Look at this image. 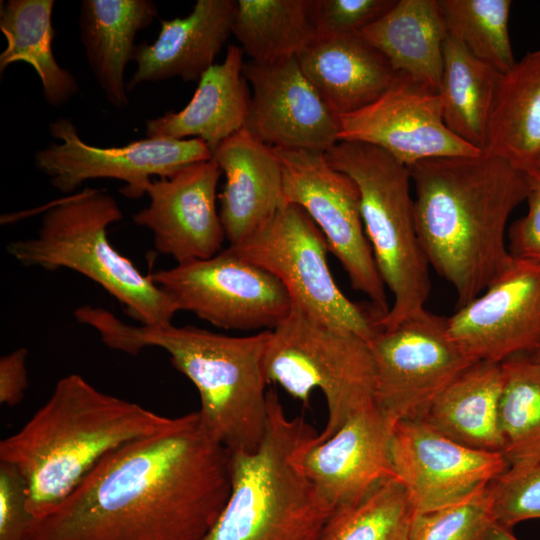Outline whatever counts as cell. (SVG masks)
Wrapping results in <instances>:
<instances>
[{"label": "cell", "instance_id": "cell-30", "mask_svg": "<svg viewBox=\"0 0 540 540\" xmlns=\"http://www.w3.org/2000/svg\"><path fill=\"white\" fill-rule=\"evenodd\" d=\"M314 0H237L232 35L251 61L296 58L316 38Z\"/></svg>", "mask_w": 540, "mask_h": 540}, {"label": "cell", "instance_id": "cell-7", "mask_svg": "<svg viewBox=\"0 0 540 540\" xmlns=\"http://www.w3.org/2000/svg\"><path fill=\"white\" fill-rule=\"evenodd\" d=\"M325 156L358 187L365 233L393 297L378 324L381 330L392 329L425 310L431 290L430 266L416 229L410 170L384 150L360 142L339 141Z\"/></svg>", "mask_w": 540, "mask_h": 540}, {"label": "cell", "instance_id": "cell-5", "mask_svg": "<svg viewBox=\"0 0 540 540\" xmlns=\"http://www.w3.org/2000/svg\"><path fill=\"white\" fill-rule=\"evenodd\" d=\"M268 407L259 447L230 453V495L204 540H318L334 510L301 465L317 432L288 417L274 390Z\"/></svg>", "mask_w": 540, "mask_h": 540}, {"label": "cell", "instance_id": "cell-25", "mask_svg": "<svg viewBox=\"0 0 540 540\" xmlns=\"http://www.w3.org/2000/svg\"><path fill=\"white\" fill-rule=\"evenodd\" d=\"M357 35L396 72L439 92L447 31L438 0H398Z\"/></svg>", "mask_w": 540, "mask_h": 540}, {"label": "cell", "instance_id": "cell-28", "mask_svg": "<svg viewBox=\"0 0 540 540\" xmlns=\"http://www.w3.org/2000/svg\"><path fill=\"white\" fill-rule=\"evenodd\" d=\"M54 0H8L0 5V30L6 48L0 54V74L17 62L29 64L52 107L67 103L79 91L74 75L62 68L53 52Z\"/></svg>", "mask_w": 540, "mask_h": 540}, {"label": "cell", "instance_id": "cell-29", "mask_svg": "<svg viewBox=\"0 0 540 540\" xmlns=\"http://www.w3.org/2000/svg\"><path fill=\"white\" fill-rule=\"evenodd\" d=\"M500 75L447 34L438 92L443 120L454 135L483 152Z\"/></svg>", "mask_w": 540, "mask_h": 540}, {"label": "cell", "instance_id": "cell-16", "mask_svg": "<svg viewBox=\"0 0 540 540\" xmlns=\"http://www.w3.org/2000/svg\"><path fill=\"white\" fill-rule=\"evenodd\" d=\"M339 122V141L378 147L408 168L427 159L483 153L446 127L438 92L402 74L377 100Z\"/></svg>", "mask_w": 540, "mask_h": 540}, {"label": "cell", "instance_id": "cell-32", "mask_svg": "<svg viewBox=\"0 0 540 540\" xmlns=\"http://www.w3.org/2000/svg\"><path fill=\"white\" fill-rule=\"evenodd\" d=\"M413 515L406 489L389 478L358 501L336 507L318 540H409Z\"/></svg>", "mask_w": 540, "mask_h": 540}, {"label": "cell", "instance_id": "cell-18", "mask_svg": "<svg viewBox=\"0 0 540 540\" xmlns=\"http://www.w3.org/2000/svg\"><path fill=\"white\" fill-rule=\"evenodd\" d=\"M221 174L211 158L151 181L148 206L132 218L151 231L159 253L181 264L208 259L223 249L226 236L216 204Z\"/></svg>", "mask_w": 540, "mask_h": 540}, {"label": "cell", "instance_id": "cell-27", "mask_svg": "<svg viewBox=\"0 0 540 540\" xmlns=\"http://www.w3.org/2000/svg\"><path fill=\"white\" fill-rule=\"evenodd\" d=\"M485 153L528 171L540 159V48L500 75Z\"/></svg>", "mask_w": 540, "mask_h": 540}, {"label": "cell", "instance_id": "cell-4", "mask_svg": "<svg viewBox=\"0 0 540 540\" xmlns=\"http://www.w3.org/2000/svg\"><path fill=\"white\" fill-rule=\"evenodd\" d=\"M109 348L137 355L147 347L166 351L173 367L199 393L201 420L230 453L254 451L268 423L263 360L271 330L230 336L194 326L131 325L101 307L74 311Z\"/></svg>", "mask_w": 540, "mask_h": 540}, {"label": "cell", "instance_id": "cell-8", "mask_svg": "<svg viewBox=\"0 0 540 540\" xmlns=\"http://www.w3.org/2000/svg\"><path fill=\"white\" fill-rule=\"evenodd\" d=\"M263 369L268 384H277L308 404L312 392H322L327 423L317 434L333 435L355 414L376 404V372L369 343L331 328L292 306L273 330Z\"/></svg>", "mask_w": 540, "mask_h": 540}, {"label": "cell", "instance_id": "cell-13", "mask_svg": "<svg viewBox=\"0 0 540 540\" xmlns=\"http://www.w3.org/2000/svg\"><path fill=\"white\" fill-rule=\"evenodd\" d=\"M50 142L34 155L35 167L62 193H72L83 182L116 179L125 182L120 193L141 198L154 178L167 177L196 162L210 160L212 151L198 139H140L120 147H98L85 142L68 118L49 124Z\"/></svg>", "mask_w": 540, "mask_h": 540}, {"label": "cell", "instance_id": "cell-9", "mask_svg": "<svg viewBox=\"0 0 540 540\" xmlns=\"http://www.w3.org/2000/svg\"><path fill=\"white\" fill-rule=\"evenodd\" d=\"M228 248L274 275L292 306L311 318L368 343L381 330L375 311L351 301L338 287L327 262V241L301 207L284 204L258 230Z\"/></svg>", "mask_w": 540, "mask_h": 540}, {"label": "cell", "instance_id": "cell-31", "mask_svg": "<svg viewBox=\"0 0 540 540\" xmlns=\"http://www.w3.org/2000/svg\"><path fill=\"white\" fill-rule=\"evenodd\" d=\"M499 424L508 472L540 463V363L518 355L501 363Z\"/></svg>", "mask_w": 540, "mask_h": 540}, {"label": "cell", "instance_id": "cell-3", "mask_svg": "<svg viewBox=\"0 0 540 540\" xmlns=\"http://www.w3.org/2000/svg\"><path fill=\"white\" fill-rule=\"evenodd\" d=\"M175 419L69 374L24 426L0 441V461L24 478L34 519L67 498L108 455L168 429Z\"/></svg>", "mask_w": 540, "mask_h": 540}, {"label": "cell", "instance_id": "cell-22", "mask_svg": "<svg viewBox=\"0 0 540 540\" xmlns=\"http://www.w3.org/2000/svg\"><path fill=\"white\" fill-rule=\"evenodd\" d=\"M296 58L339 117L377 100L400 76L383 54L357 34L316 38Z\"/></svg>", "mask_w": 540, "mask_h": 540}, {"label": "cell", "instance_id": "cell-40", "mask_svg": "<svg viewBox=\"0 0 540 540\" xmlns=\"http://www.w3.org/2000/svg\"><path fill=\"white\" fill-rule=\"evenodd\" d=\"M480 540H518L511 529L506 528L497 522H493L484 532Z\"/></svg>", "mask_w": 540, "mask_h": 540}, {"label": "cell", "instance_id": "cell-36", "mask_svg": "<svg viewBox=\"0 0 540 540\" xmlns=\"http://www.w3.org/2000/svg\"><path fill=\"white\" fill-rule=\"evenodd\" d=\"M395 3L396 0H314L317 38L358 34Z\"/></svg>", "mask_w": 540, "mask_h": 540}, {"label": "cell", "instance_id": "cell-2", "mask_svg": "<svg viewBox=\"0 0 540 540\" xmlns=\"http://www.w3.org/2000/svg\"><path fill=\"white\" fill-rule=\"evenodd\" d=\"M409 170L420 243L429 266L454 288L459 308L512 261L506 226L526 201L527 173L485 152L427 159Z\"/></svg>", "mask_w": 540, "mask_h": 540}, {"label": "cell", "instance_id": "cell-6", "mask_svg": "<svg viewBox=\"0 0 540 540\" xmlns=\"http://www.w3.org/2000/svg\"><path fill=\"white\" fill-rule=\"evenodd\" d=\"M122 216L109 193L86 188L47 205L36 235L9 242L6 250L25 267L69 269L87 277L140 325H171L178 312L173 302L109 241V226Z\"/></svg>", "mask_w": 540, "mask_h": 540}, {"label": "cell", "instance_id": "cell-20", "mask_svg": "<svg viewBox=\"0 0 540 540\" xmlns=\"http://www.w3.org/2000/svg\"><path fill=\"white\" fill-rule=\"evenodd\" d=\"M225 183L219 216L229 245L264 225L284 204L282 168L274 149L245 127L212 153Z\"/></svg>", "mask_w": 540, "mask_h": 540}, {"label": "cell", "instance_id": "cell-42", "mask_svg": "<svg viewBox=\"0 0 540 540\" xmlns=\"http://www.w3.org/2000/svg\"><path fill=\"white\" fill-rule=\"evenodd\" d=\"M536 169H539V170H540V159H539V161H538V163H537V165H536Z\"/></svg>", "mask_w": 540, "mask_h": 540}, {"label": "cell", "instance_id": "cell-24", "mask_svg": "<svg viewBox=\"0 0 540 540\" xmlns=\"http://www.w3.org/2000/svg\"><path fill=\"white\" fill-rule=\"evenodd\" d=\"M158 15L151 0H83L78 26L89 67L106 100L129 104L124 73L133 60L136 35Z\"/></svg>", "mask_w": 540, "mask_h": 540}, {"label": "cell", "instance_id": "cell-23", "mask_svg": "<svg viewBox=\"0 0 540 540\" xmlns=\"http://www.w3.org/2000/svg\"><path fill=\"white\" fill-rule=\"evenodd\" d=\"M243 55L240 46H228L222 63L214 64L202 75L185 107L146 121V137L198 138L213 153L224 140L244 128L251 95L243 74Z\"/></svg>", "mask_w": 540, "mask_h": 540}, {"label": "cell", "instance_id": "cell-19", "mask_svg": "<svg viewBox=\"0 0 540 540\" xmlns=\"http://www.w3.org/2000/svg\"><path fill=\"white\" fill-rule=\"evenodd\" d=\"M394 424L374 405L352 416L329 438L318 441L316 435L305 447L303 470L334 509L396 478L390 451Z\"/></svg>", "mask_w": 540, "mask_h": 540}, {"label": "cell", "instance_id": "cell-34", "mask_svg": "<svg viewBox=\"0 0 540 540\" xmlns=\"http://www.w3.org/2000/svg\"><path fill=\"white\" fill-rule=\"evenodd\" d=\"M493 522L496 521L487 488L463 502L414 514L409 540H480Z\"/></svg>", "mask_w": 540, "mask_h": 540}, {"label": "cell", "instance_id": "cell-38", "mask_svg": "<svg viewBox=\"0 0 540 540\" xmlns=\"http://www.w3.org/2000/svg\"><path fill=\"white\" fill-rule=\"evenodd\" d=\"M526 173L528 209L508 229V247L513 257L540 263V170Z\"/></svg>", "mask_w": 540, "mask_h": 540}, {"label": "cell", "instance_id": "cell-14", "mask_svg": "<svg viewBox=\"0 0 540 540\" xmlns=\"http://www.w3.org/2000/svg\"><path fill=\"white\" fill-rule=\"evenodd\" d=\"M390 451L395 477L406 489L414 514L463 502L508 470L502 453L459 444L424 419L396 422Z\"/></svg>", "mask_w": 540, "mask_h": 540}, {"label": "cell", "instance_id": "cell-33", "mask_svg": "<svg viewBox=\"0 0 540 540\" xmlns=\"http://www.w3.org/2000/svg\"><path fill=\"white\" fill-rule=\"evenodd\" d=\"M447 34L501 74L516 63L508 21L510 0H438Z\"/></svg>", "mask_w": 540, "mask_h": 540}, {"label": "cell", "instance_id": "cell-17", "mask_svg": "<svg viewBox=\"0 0 540 540\" xmlns=\"http://www.w3.org/2000/svg\"><path fill=\"white\" fill-rule=\"evenodd\" d=\"M252 87L245 128L272 148L327 152L339 142L340 122L302 72L297 58L248 61Z\"/></svg>", "mask_w": 540, "mask_h": 540}, {"label": "cell", "instance_id": "cell-26", "mask_svg": "<svg viewBox=\"0 0 540 540\" xmlns=\"http://www.w3.org/2000/svg\"><path fill=\"white\" fill-rule=\"evenodd\" d=\"M501 389V363L476 362L441 392L424 420L459 444L503 454L499 424Z\"/></svg>", "mask_w": 540, "mask_h": 540}, {"label": "cell", "instance_id": "cell-11", "mask_svg": "<svg viewBox=\"0 0 540 540\" xmlns=\"http://www.w3.org/2000/svg\"><path fill=\"white\" fill-rule=\"evenodd\" d=\"M150 276L177 311L224 330H273L292 309L287 290L274 275L228 247Z\"/></svg>", "mask_w": 540, "mask_h": 540}, {"label": "cell", "instance_id": "cell-21", "mask_svg": "<svg viewBox=\"0 0 540 540\" xmlns=\"http://www.w3.org/2000/svg\"><path fill=\"white\" fill-rule=\"evenodd\" d=\"M234 0H197L189 15L162 19L157 39L137 45L127 90L174 77L198 82L232 35Z\"/></svg>", "mask_w": 540, "mask_h": 540}, {"label": "cell", "instance_id": "cell-10", "mask_svg": "<svg viewBox=\"0 0 540 540\" xmlns=\"http://www.w3.org/2000/svg\"><path fill=\"white\" fill-rule=\"evenodd\" d=\"M273 149L282 168L285 204H295L309 215L352 287L366 295L383 318L390 305L365 233L357 185L331 166L324 152Z\"/></svg>", "mask_w": 540, "mask_h": 540}, {"label": "cell", "instance_id": "cell-35", "mask_svg": "<svg viewBox=\"0 0 540 540\" xmlns=\"http://www.w3.org/2000/svg\"><path fill=\"white\" fill-rule=\"evenodd\" d=\"M495 521L509 529L540 519V463L519 473L505 471L489 487Z\"/></svg>", "mask_w": 540, "mask_h": 540}, {"label": "cell", "instance_id": "cell-12", "mask_svg": "<svg viewBox=\"0 0 540 540\" xmlns=\"http://www.w3.org/2000/svg\"><path fill=\"white\" fill-rule=\"evenodd\" d=\"M376 404L394 423L424 419L441 392L476 363L450 337L447 317L426 309L369 342Z\"/></svg>", "mask_w": 540, "mask_h": 540}, {"label": "cell", "instance_id": "cell-1", "mask_svg": "<svg viewBox=\"0 0 540 540\" xmlns=\"http://www.w3.org/2000/svg\"><path fill=\"white\" fill-rule=\"evenodd\" d=\"M231 482L230 452L188 413L108 455L24 540H204Z\"/></svg>", "mask_w": 540, "mask_h": 540}, {"label": "cell", "instance_id": "cell-41", "mask_svg": "<svg viewBox=\"0 0 540 540\" xmlns=\"http://www.w3.org/2000/svg\"><path fill=\"white\" fill-rule=\"evenodd\" d=\"M531 356H532V358H533L535 361H537V362L540 363V347H539L538 350H537L535 353H533Z\"/></svg>", "mask_w": 540, "mask_h": 540}, {"label": "cell", "instance_id": "cell-15", "mask_svg": "<svg viewBox=\"0 0 540 540\" xmlns=\"http://www.w3.org/2000/svg\"><path fill=\"white\" fill-rule=\"evenodd\" d=\"M453 341L474 361L502 363L540 347V263L513 257L476 298L447 317Z\"/></svg>", "mask_w": 540, "mask_h": 540}, {"label": "cell", "instance_id": "cell-37", "mask_svg": "<svg viewBox=\"0 0 540 540\" xmlns=\"http://www.w3.org/2000/svg\"><path fill=\"white\" fill-rule=\"evenodd\" d=\"M26 483L17 468L0 461V540H24L32 521Z\"/></svg>", "mask_w": 540, "mask_h": 540}, {"label": "cell", "instance_id": "cell-39", "mask_svg": "<svg viewBox=\"0 0 540 540\" xmlns=\"http://www.w3.org/2000/svg\"><path fill=\"white\" fill-rule=\"evenodd\" d=\"M28 350L18 348L0 358V403L6 406L19 404L28 388L26 358Z\"/></svg>", "mask_w": 540, "mask_h": 540}]
</instances>
